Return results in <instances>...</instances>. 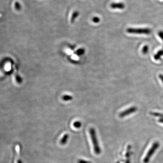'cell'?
Here are the masks:
<instances>
[{"label":"cell","mask_w":163,"mask_h":163,"mask_svg":"<svg viewBox=\"0 0 163 163\" xmlns=\"http://www.w3.org/2000/svg\"><path fill=\"white\" fill-rule=\"evenodd\" d=\"M89 131L91 138L92 144H93V146H94V151L96 155H99L101 152V151L100 147L99 145L98 138L96 137L95 130L94 128H91L89 129Z\"/></svg>","instance_id":"cell-1"},{"label":"cell","mask_w":163,"mask_h":163,"mask_svg":"<svg viewBox=\"0 0 163 163\" xmlns=\"http://www.w3.org/2000/svg\"><path fill=\"white\" fill-rule=\"evenodd\" d=\"M126 31L129 34H144L149 35L151 33V30L148 28H129L126 30Z\"/></svg>","instance_id":"cell-2"},{"label":"cell","mask_w":163,"mask_h":163,"mask_svg":"<svg viewBox=\"0 0 163 163\" xmlns=\"http://www.w3.org/2000/svg\"><path fill=\"white\" fill-rule=\"evenodd\" d=\"M160 146L159 142H155L153 144L152 146L151 147L150 150L146 155V157L143 160V162L144 163H148L150 161V159L152 157L153 154L155 153V151L157 150Z\"/></svg>","instance_id":"cell-3"},{"label":"cell","mask_w":163,"mask_h":163,"mask_svg":"<svg viewBox=\"0 0 163 163\" xmlns=\"http://www.w3.org/2000/svg\"><path fill=\"white\" fill-rule=\"evenodd\" d=\"M137 108L136 107H131L129 108L126 109L125 111L121 112L119 114V117L121 118H123L125 117L128 115H130V114H132L134 113L135 112H137Z\"/></svg>","instance_id":"cell-4"},{"label":"cell","mask_w":163,"mask_h":163,"mask_svg":"<svg viewBox=\"0 0 163 163\" xmlns=\"http://www.w3.org/2000/svg\"><path fill=\"white\" fill-rule=\"evenodd\" d=\"M125 5L124 3L122 2H119V3H116V2H113L110 5V7L111 8L113 9H118L122 10L125 8Z\"/></svg>","instance_id":"cell-5"},{"label":"cell","mask_w":163,"mask_h":163,"mask_svg":"<svg viewBox=\"0 0 163 163\" xmlns=\"http://www.w3.org/2000/svg\"><path fill=\"white\" fill-rule=\"evenodd\" d=\"M163 55V48L162 49L159 50V51L155 54L154 56V59L156 60H160L162 56Z\"/></svg>","instance_id":"cell-6"},{"label":"cell","mask_w":163,"mask_h":163,"mask_svg":"<svg viewBox=\"0 0 163 163\" xmlns=\"http://www.w3.org/2000/svg\"><path fill=\"white\" fill-rule=\"evenodd\" d=\"M69 135L68 134H65L64 135L62 139L60 140V144L61 145H64L67 143L68 141Z\"/></svg>","instance_id":"cell-7"},{"label":"cell","mask_w":163,"mask_h":163,"mask_svg":"<svg viewBox=\"0 0 163 163\" xmlns=\"http://www.w3.org/2000/svg\"><path fill=\"white\" fill-rule=\"evenodd\" d=\"M78 15H79V12L78 11H76L73 13L72 17H71V22H73L75 20V19L78 17Z\"/></svg>","instance_id":"cell-8"},{"label":"cell","mask_w":163,"mask_h":163,"mask_svg":"<svg viewBox=\"0 0 163 163\" xmlns=\"http://www.w3.org/2000/svg\"><path fill=\"white\" fill-rule=\"evenodd\" d=\"M149 50V47L148 45H145L142 49V52L143 54H146L147 53Z\"/></svg>","instance_id":"cell-9"},{"label":"cell","mask_w":163,"mask_h":163,"mask_svg":"<svg viewBox=\"0 0 163 163\" xmlns=\"http://www.w3.org/2000/svg\"><path fill=\"white\" fill-rule=\"evenodd\" d=\"M82 126V123L80 121H75L74 123V126L76 128H79Z\"/></svg>","instance_id":"cell-10"},{"label":"cell","mask_w":163,"mask_h":163,"mask_svg":"<svg viewBox=\"0 0 163 163\" xmlns=\"http://www.w3.org/2000/svg\"><path fill=\"white\" fill-rule=\"evenodd\" d=\"M151 115H153V116H155V117H163V115L160 113H158V112H151Z\"/></svg>","instance_id":"cell-11"},{"label":"cell","mask_w":163,"mask_h":163,"mask_svg":"<svg viewBox=\"0 0 163 163\" xmlns=\"http://www.w3.org/2000/svg\"><path fill=\"white\" fill-rule=\"evenodd\" d=\"M92 21L95 23L99 22H100L99 18L98 17H94L92 19Z\"/></svg>","instance_id":"cell-12"},{"label":"cell","mask_w":163,"mask_h":163,"mask_svg":"<svg viewBox=\"0 0 163 163\" xmlns=\"http://www.w3.org/2000/svg\"><path fill=\"white\" fill-rule=\"evenodd\" d=\"M158 35H159V37L161 38V40L163 41V31H160V32H158Z\"/></svg>","instance_id":"cell-13"},{"label":"cell","mask_w":163,"mask_h":163,"mask_svg":"<svg viewBox=\"0 0 163 163\" xmlns=\"http://www.w3.org/2000/svg\"><path fill=\"white\" fill-rule=\"evenodd\" d=\"M78 163H91L89 161H86V160H79L78 161Z\"/></svg>","instance_id":"cell-14"},{"label":"cell","mask_w":163,"mask_h":163,"mask_svg":"<svg viewBox=\"0 0 163 163\" xmlns=\"http://www.w3.org/2000/svg\"><path fill=\"white\" fill-rule=\"evenodd\" d=\"M159 78H160V80L162 81L163 83V75L162 74H160L159 75Z\"/></svg>","instance_id":"cell-15"},{"label":"cell","mask_w":163,"mask_h":163,"mask_svg":"<svg viewBox=\"0 0 163 163\" xmlns=\"http://www.w3.org/2000/svg\"><path fill=\"white\" fill-rule=\"evenodd\" d=\"M159 121L160 122V123L163 124V118H161V119H160V120H159Z\"/></svg>","instance_id":"cell-16"},{"label":"cell","mask_w":163,"mask_h":163,"mask_svg":"<svg viewBox=\"0 0 163 163\" xmlns=\"http://www.w3.org/2000/svg\"><path fill=\"white\" fill-rule=\"evenodd\" d=\"M18 163H21V162L20 161H19Z\"/></svg>","instance_id":"cell-17"}]
</instances>
